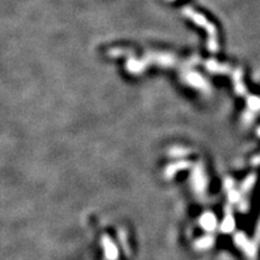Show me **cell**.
<instances>
[{
  "label": "cell",
  "instance_id": "5",
  "mask_svg": "<svg viewBox=\"0 0 260 260\" xmlns=\"http://www.w3.org/2000/svg\"><path fill=\"white\" fill-rule=\"evenodd\" d=\"M212 238L211 237H204V238H200L199 241L196 242V247L199 248H206V247H210L211 245H212Z\"/></svg>",
  "mask_w": 260,
  "mask_h": 260
},
{
  "label": "cell",
  "instance_id": "6",
  "mask_svg": "<svg viewBox=\"0 0 260 260\" xmlns=\"http://www.w3.org/2000/svg\"><path fill=\"white\" fill-rule=\"evenodd\" d=\"M124 235H126V231L121 230V231H119V238H121L122 246H123L124 252L127 251V254H129V247H128V242H127V236L124 237Z\"/></svg>",
  "mask_w": 260,
  "mask_h": 260
},
{
  "label": "cell",
  "instance_id": "2",
  "mask_svg": "<svg viewBox=\"0 0 260 260\" xmlns=\"http://www.w3.org/2000/svg\"><path fill=\"white\" fill-rule=\"evenodd\" d=\"M200 224H201V227L207 230V231H211V230L215 229L216 227L215 216H212L211 213H205V215L201 217V219H200Z\"/></svg>",
  "mask_w": 260,
  "mask_h": 260
},
{
  "label": "cell",
  "instance_id": "3",
  "mask_svg": "<svg viewBox=\"0 0 260 260\" xmlns=\"http://www.w3.org/2000/svg\"><path fill=\"white\" fill-rule=\"evenodd\" d=\"M193 186L196 192H201L204 191V188L206 187V182L204 180V175H202L201 171H195L193 176Z\"/></svg>",
  "mask_w": 260,
  "mask_h": 260
},
{
  "label": "cell",
  "instance_id": "4",
  "mask_svg": "<svg viewBox=\"0 0 260 260\" xmlns=\"http://www.w3.org/2000/svg\"><path fill=\"white\" fill-rule=\"evenodd\" d=\"M186 167H187V162H177V164H173L171 166L167 167L166 171H165V176H166L167 178H171L177 170L186 169Z\"/></svg>",
  "mask_w": 260,
  "mask_h": 260
},
{
  "label": "cell",
  "instance_id": "1",
  "mask_svg": "<svg viewBox=\"0 0 260 260\" xmlns=\"http://www.w3.org/2000/svg\"><path fill=\"white\" fill-rule=\"evenodd\" d=\"M101 246L104 249L105 260H117L118 259V251L113 241L111 240L107 235H104L101 237Z\"/></svg>",
  "mask_w": 260,
  "mask_h": 260
}]
</instances>
